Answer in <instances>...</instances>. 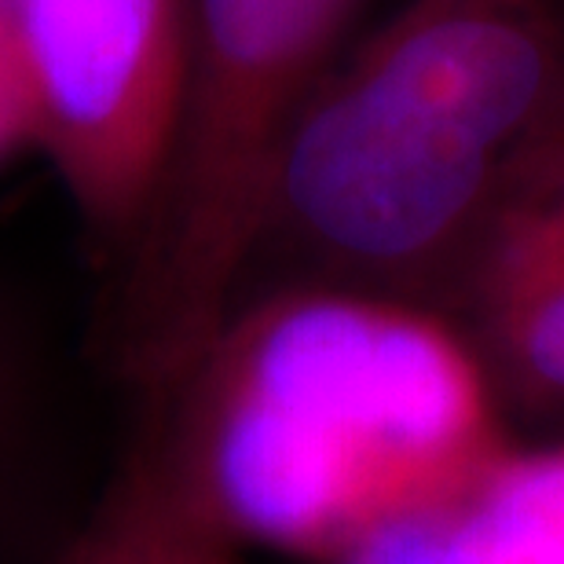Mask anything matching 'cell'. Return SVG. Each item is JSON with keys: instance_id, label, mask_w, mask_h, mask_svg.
Listing matches in <instances>:
<instances>
[{"instance_id": "277c9868", "label": "cell", "mask_w": 564, "mask_h": 564, "mask_svg": "<svg viewBox=\"0 0 564 564\" xmlns=\"http://www.w3.org/2000/svg\"><path fill=\"white\" fill-rule=\"evenodd\" d=\"M48 154L85 228L121 257L173 151L187 85V0H11Z\"/></svg>"}, {"instance_id": "5b68a950", "label": "cell", "mask_w": 564, "mask_h": 564, "mask_svg": "<svg viewBox=\"0 0 564 564\" xmlns=\"http://www.w3.org/2000/svg\"><path fill=\"white\" fill-rule=\"evenodd\" d=\"M345 564H564V455L510 466L466 513L378 517L345 550Z\"/></svg>"}, {"instance_id": "9c48e42d", "label": "cell", "mask_w": 564, "mask_h": 564, "mask_svg": "<svg viewBox=\"0 0 564 564\" xmlns=\"http://www.w3.org/2000/svg\"><path fill=\"white\" fill-rule=\"evenodd\" d=\"M19 403H22L19 364H15V352H11L4 330H0V484H4V473L11 469V455H15Z\"/></svg>"}, {"instance_id": "8992f818", "label": "cell", "mask_w": 564, "mask_h": 564, "mask_svg": "<svg viewBox=\"0 0 564 564\" xmlns=\"http://www.w3.org/2000/svg\"><path fill=\"white\" fill-rule=\"evenodd\" d=\"M458 304L524 386L564 400V224L513 213Z\"/></svg>"}, {"instance_id": "30bf717a", "label": "cell", "mask_w": 564, "mask_h": 564, "mask_svg": "<svg viewBox=\"0 0 564 564\" xmlns=\"http://www.w3.org/2000/svg\"><path fill=\"white\" fill-rule=\"evenodd\" d=\"M513 213H539V217H550V220L564 224V140H561L557 151L546 158V165L539 169V176L532 180V187L524 191L521 206H517Z\"/></svg>"}, {"instance_id": "ba28073f", "label": "cell", "mask_w": 564, "mask_h": 564, "mask_svg": "<svg viewBox=\"0 0 564 564\" xmlns=\"http://www.w3.org/2000/svg\"><path fill=\"white\" fill-rule=\"evenodd\" d=\"M19 147H33V104L11 0H0V162Z\"/></svg>"}, {"instance_id": "52a82bcc", "label": "cell", "mask_w": 564, "mask_h": 564, "mask_svg": "<svg viewBox=\"0 0 564 564\" xmlns=\"http://www.w3.org/2000/svg\"><path fill=\"white\" fill-rule=\"evenodd\" d=\"M63 564H235V557L228 543L121 469Z\"/></svg>"}, {"instance_id": "7a4b0ae2", "label": "cell", "mask_w": 564, "mask_h": 564, "mask_svg": "<svg viewBox=\"0 0 564 564\" xmlns=\"http://www.w3.org/2000/svg\"><path fill=\"white\" fill-rule=\"evenodd\" d=\"M126 466L220 543L348 550L400 473L477 422V370L440 315L286 286L235 301Z\"/></svg>"}, {"instance_id": "3957f363", "label": "cell", "mask_w": 564, "mask_h": 564, "mask_svg": "<svg viewBox=\"0 0 564 564\" xmlns=\"http://www.w3.org/2000/svg\"><path fill=\"white\" fill-rule=\"evenodd\" d=\"M364 0H187L184 110L162 184L118 257L104 356L158 389L217 330L268 180Z\"/></svg>"}, {"instance_id": "6da1fadb", "label": "cell", "mask_w": 564, "mask_h": 564, "mask_svg": "<svg viewBox=\"0 0 564 564\" xmlns=\"http://www.w3.org/2000/svg\"><path fill=\"white\" fill-rule=\"evenodd\" d=\"M561 140L564 0H403L290 129L231 304L286 286L458 304Z\"/></svg>"}]
</instances>
